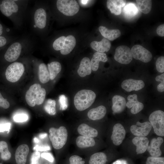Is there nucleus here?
Listing matches in <instances>:
<instances>
[{"instance_id": "ddd939ff", "label": "nucleus", "mask_w": 164, "mask_h": 164, "mask_svg": "<svg viewBox=\"0 0 164 164\" xmlns=\"http://www.w3.org/2000/svg\"><path fill=\"white\" fill-rule=\"evenodd\" d=\"M126 131L123 125L120 123L115 124L113 128L111 139L116 145H120L122 142L125 135Z\"/></svg>"}, {"instance_id": "bb28decb", "label": "nucleus", "mask_w": 164, "mask_h": 164, "mask_svg": "<svg viewBox=\"0 0 164 164\" xmlns=\"http://www.w3.org/2000/svg\"><path fill=\"white\" fill-rule=\"evenodd\" d=\"M76 44V40L72 35H69L66 38L64 44L60 50V53L63 55L69 54L73 50Z\"/></svg>"}, {"instance_id": "a878e982", "label": "nucleus", "mask_w": 164, "mask_h": 164, "mask_svg": "<svg viewBox=\"0 0 164 164\" xmlns=\"http://www.w3.org/2000/svg\"><path fill=\"white\" fill-rule=\"evenodd\" d=\"M107 60L108 58L105 53L98 52L94 53L91 61L92 70L95 71L98 70L100 61L105 62Z\"/></svg>"}, {"instance_id": "f03ea898", "label": "nucleus", "mask_w": 164, "mask_h": 164, "mask_svg": "<svg viewBox=\"0 0 164 164\" xmlns=\"http://www.w3.org/2000/svg\"><path fill=\"white\" fill-rule=\"evenodd\" d=\"M35 40L30 36H25L18 38L10 43L5 53L4 57L8 62H15L22 53L35 48Z\"/></svg>"}, {"instance_id": "6ab92c4d", "label": "nucleus", "mask_w": 164, "mask_h": 164, "mask_svg": "<svg viewBox=\"0 0 164 164\" xmlns=\"http://www.w3.org/2000/svg\"><path fill=\"white\" fill-rule=\"evenodd\" d=\"M112 109L114 113H120L125 109L126 106V101L125 98L119 95L114 96L112 98Z\"/></svg>"}, {"instance_id": "5701e85b", "label": "nucleus", "mask_w": 164, "mask_h": 164, "mask_svg": "<svg viewBox=\"0 0 164 164\" xmlns=\"http://www.w3.org/2000/svg\"><path fill=\"white\" fill-rule=\"evenodd\" d=\"M106 111L105 107L103 105H101L90 110L88 112L87 115L89 118L92 120H98L104 117Z\"/></svg>"}, {"instance_id": "9d476101", "label": "nucleus", "mask_w": 164, "mask_h": 164, "mask_svg": "<svg viewBox=\"0 0 164 164\" xmlns=\"http://www.w3.org/2000/svg\"><path fill=\"white\" fill-rule=\"evenodd\" d=\"M114 58L116 61L120 63L129 64L132 60L131 50L126 46H119L115 50Z\"/></svg>"}, {"instance_id": "7c9ffc66", "label": "nucleus", "mask_w": 164, "mask_h": 164, "mask_svg": "<svg viewBox=\"0 0 164 164\" xmlns=\"http://www.w3.org/2000/svg\"><path fill=\"white\" fill-rule=\"evenodd\" d=\"M107 161V157L105 153L102 152H97L91 156L89 164H105Z\"/></svg>"}, {"instance_id": "f3484780", "label": "nucleus", "mask_w": 164, "mask_h": 164, "mask_svg": "<svg viewBox=\"0 0 164 164\" xmlns=\"http://www.w3.org/2000/svg\"><path fill=\"white\" fill-rule=\"evenodd\" d=\"M133 143L136 146L137 154L145 152L149 146V141L146 137L136 136L132 140Z\"/></svg>"}, {"instance_id": "a19ab883", "label": "nucleus", "mask_w": 164, "mask_h": 164, "mask_svg": "<svg viewBox=\"0 0 164 164\" xmlns=\"http://www.w3.org/2000/svg\"><path fill=\"white\" fill-rule=\"evenodd\" d=\"M70 164H84L85 161L81 157L77 155H73L69 158Z\"/></svg>"}, {"instance_id": "f257e3e1", "label": "nucleus", "mask_w": 164, "mask_h": 164, "mask_svg": "<svg viewBox=\"0 0 164 164\" xmlns=\"http://www.w3.org/2000/svg\"><path fill=\"white\" fill-rule=\"evenodd\" d=\"M29 1L3 0L0 3V11L10 19L16 28H21L27 13Z\"/></svg>"}, {"instance_id": "c9c22d12", "label": "nucleus", "mask_w": 164, "mask_h": 164, "mask_svg": "<svg viewBox=\"0 0 164 164\" xmlns=\"http://www.w3.org/2000/svg\"><path fill=\"white\" fill-rule=\"evenodd\" d=\"M66 38L65 36H62L56 39L52 44L53 49L56 51L60 50L64 45Z\"/></svg>"}, {"instance_id": "5fc2aeb1", "label": "nucleus", "mask_w": 164, "mask_h": 164, "mask_svg": "<svg viewBox=\"0 0 164 164\" xmlns=\"http://www.w3.org/2000/svg\"><path fill=\"white\" fill-rule=\"evenodd\" d=\"M80 2H81L82 4L84 5L86 4L88 2V0H80Z\"/></svg>"}, {"instance_id": "72a5a7b5", "label": "nucleus", "mask_w": 164, "mask_h": 164, "mask_svg": "<svg viewBox=\"0 0 164 164\" xmlns=\"http://www.w3.org/2000/svg\"><path fill=\"white\" fill-rule=\"evenodd\" d=\"M0 153L1 159L4 160L10 159L11 154L8 149L7 143L4 141H0Z\"/></svg>"}, {"instance_id": "49530a36", "label": "nucleus", "mask_w": 164, "mask_h": 164, "mask_svg": "<svg viewBox=\"0 0 164 164\" xmlns=\"http://www.w3.org/2000/svg\"><path fill=\"white\" fill-rule=\"evenodd\" d=\"M42 157L45 159L50 162H52L54 161V158L51 154L49 153H43L41 155Z\"/></svg>"}, {"instance_id": "423d86ee", "label": "nucleus", "mask_w": 164, "mask_h": 164, "mask_svg": "<svg viewBox=\"0 0 164 164\" xmlns=\"http://www.w3.org/2000/svg\"><path fill=\"white\" fill-rule=\"evenodd\" d=\"M49 137L55 149H60L66 144L68 134L64 126H61L58 128H51L49 129Z\"/></svg>"}, {"instance_id": "6e6d98bb", "label": "nucleus", "mask_w": 164, "mask_h": 164, "mask_svg": "<svg viewBox=\"0 0 164 164\" xmlns=\"http://www.w3.org/2000/svg\"><path fill=\"white\" fill-rule=\"evenodd\" d=\"M33 141L35 143H37L39 142V139L36 138L35 137L33 139Z\"/></svg>"}, {"instance_id": "a18cd8bd", "label": "nucleus", "mask_w": 164, "mask_h": 164, "mask_svg": "<svg viewBox=\"0 0 164 164\" xmlns=\"http://www.w3.org/2000/svg\"><path fill=\"white\" fill-rule=\"evenodd\" d=\"M11 126V124L7 123L0 124V132H3L5 131H9Z\"/></svg>"}, {"instance_id": "864d4df0", "label": "nucleus", "mask_w": 164, "mask_h": 164, "mask_svg": "<svg viewBox=\"0 0 164 164\" xmlns=\"http://www.w3.org/2000/svg\"><path fill=\"white\" fill-rule=\"evenodd\" d=\"M47 135V134L46 133L41 134L39 135V137L41 138H45Z\"/></svg>"}, {"instance_id": "4c0bfd02", "label": "nucleus", "mask_w": 164, "mask_h": 164, "mask_svg": "<svg viewBox=\"0 0 164 164\" xmlns=\"http://www.w3.org/2000/svg\"><path fill=\"white\" fill-rule=\"evenodd\" d=\"M18 38L17 37L15 36L7 38L3 36H0V48L3 47L7 43H11Z\"/></svg>"}, {"instance_id": "e433bc0d", "label": "nucleus", "mask_w": 164, "mask_h": 164, "mask_svg": "<svg viewBox=\"0 0 164 164\" xmlns=\"http://www.w3.org/2000/svg\"><path fill=\"white\" fill-rule=\"evenodd\" d=\"M146 164H164L163 157L150 156L147 159Z\"/></svg>"}, {"instance_id": "412c9836", "label": "nucleus", "mask_w": 164, "mask_h": 164, "mask_svg": "<svg viewBox=\"0 0 164 164\" xmlns=\"http://www.w3.org/2000/svg\"><path fill=\"white\" fill-rule=\"evenodd\" d=\"M92 71L91 61L87 57L83 58L81 61L77 72L81 77H84L91 74Z\"/></svg>"}, {"instance_id": "1a4fd4ad", "label": "nucleus", "mask_w": 164, "mask_h": 164, "mask_svg": "<svg viewBox=\"0 0 164 164\" xmlns=\"http://www.w3.org/2000/svg\"><path fill=\"white\" fill-rule=\"evenodd\" d=\"M57 9L65 15L73 16L79 11L80 7L75 0H58L56 2Z\"/></svg>"}, {"instance_id": "de8ad7c7", "label": "nucleus", "mask_w": 164, "mask_h": 164, "mask_svg": "<svg viewBox=\"0 0 164 164\" xmlns=\"http://www.w3.org/2000/svg\"><path fill=\"white\" fill-rule=\"evenodd\" d=\"M33 149L36 151H43L50 150V147L47 145L40 146L37 145L34 147Z\"/></svg>"}, {"instance_id": "20e7f679", "label": "nucleus", "mask_w": 164, "mask_h": 164, "mask_svg": "<svg viewBox=\"0 0 164 164\" xmlns=\"http://www.w3.org/2000/svg\"><path fill=\"white\" fill-rule=\"evenodd\" d=\"M46 91L39 84L32 85L26 91L25 99L28 104L33 107L40 105L43 102L46 95Z\"/></svg>"}, {"instance_id": "58836bf2", "label": "nucleus", "mask_w": 164, "mask_h": 164, "mask_svg": "<svg viewBox=\"0 0 164 164\" xmlns=\"http://www.w3.org/2000/svg\"><path fill=\"white\" fill-rule=\"evenodd\" d=\"M157 70L160 73L164 72V57L161 56L157 59L155 63Z\"/></svg>"}, {"instance_id": "2eb2a0df", "label": "nucleus", "mask_w": 164, "mask_h": 164, "mask_svg": "<svg viewBox=\"0 0 164 164\" xmlns=\"http://www.w3.org/2000/svg\"><path fill=\"white\" fill-rule=\"evenodd\" d=\"M127 100L128 101L126 104V106L129 108H132L131 112L132 114H137L143 109L144 105L138 101L136 94L129 95L127 97Z\"/></svg>"}, {"instance_id": "b1692460", "label": "nucleus", "mask_w": 164, "mask_h": 164, "mask_svg": "<svg viewBox=\"0 0 164 164\" xmlns=\"http://www.w3.org/2000/svg\"><path fill=\"white\" fill-rule=\"evenodd\" d=\"M99 29L103 37L111 41L115 39L121 35V32L119 29H109L103 26H100Z\"/></svg>"}, {"instance_id": "0eeeda50", "label": "nucleus", "mask_w": 164, "mask_h": 164, "mask_svg": "<svg viewBox=\"0 0 164 164\" xmlns=\"http://www.w3.org/2000/svg\"><path fill=\"white\" fill-rule=\"evenodd\" d=\"M25 70L23 63L19 62H13L9 65L6 69V78L10 82H16L22 75Z\"/></svg>"}, {"instance_id": "09e8293b", "label": "nucleus", "mask_w": 164, "mask_h": 164, "mask_svg": "<svg viewBox=\"0 0 164 164\" xmlns=\"http://www.w3.org/2000/svg\"><path fill=\"white\" fill-rule=\"evenodd\" d=\"M157 34L159 36H164V24H162L159 26L156 29Z\"/></svg>"}, {"instance_id": "dca6fc26", "label": "nucleus", "mask_w": 164, "mask_h": 164, "mask_svg": "<svg viewBox=\"0 0 164 164\" xmlns=\"http://www.w3.org/2000/svg\"><path fill=\"white\" fill-rule=\"evenodd\" d=\"M163 142V138L160 137L152 139L147 149L152 156L158 157L161 155L162 152L160 147Z\"/></svg>"}, {"instance_id": "39448f33", "label": "nucleus", "mask_w": 164, "mask_h": 164, "mask_svg": "<svg viewBox=\"0 0 164 164\" xmlns=\"http://www.w3.org/2000/svg\"><path fill=\"white\" fill-rule=\"evenodd\" d=\"M96 97L93 91L83 89L78 91L74 98V104L76 108L80 111L89 108L94 102Z\"/></svg>"}, {"instance_id": "f704fd0d", "label": "nucleus", "mask_w": 164, "mask_h": 164, "mask_svg": "<svg viewBox=\"0 0 164 164\" xmlns=\"http://www.w3.org/2000/svg\"><path fill=\"white\" fill-rule=\"evenodd\" d=\"M56 101L51 99H48L44 106L45 111L50 115H55L56 113Z\"/></svg>"}, {"instance_id": "a211bd4d", "label": "nucleus", "mask_w": 164, "mask_h": 164, "mask_svg": "<svg viewBox=\"0 0 164 164\" xmlns=\"http://www.w3.org/2000/svg\"><path fill=\"white\" fill-rule=\"evenodd\" d=\"M29 151V148L27 145H21L18 147L15 155L17 164H26Z\"/></svg>"}, {"instance_id": "473e14b6", "label": "nucleus", "mask_w": 164, "mask_h": 164, "mask_svg": "<svg viewBox=\"0 0 164 164\" xmlns=\"http://www.w3.org/2000/svg\"><path fill=\"white\" fill-rule=\"evenodd\" d=\"M123 11L125 16L128 18L133 17L138 13L137 7L132 3L127 4L124 8Z\"/></svg>"}, {"instance_id": "9b49d317", "label": "nucleus", "mask_w": 164, "mask_h": 164, "mask_svg": "<svg viewBox=\"0 0 164 164\" xmlns=\"http://www.w3.org/2000/svg\"><path fill=\"white\" fill-rule=\"evenodd\" d=\"M132 57L137 60H140L144 63L150 62L152 57L151 53L142 46L136 45L131 49Z\"/></svg>"}, {"instance_id": "3c124183", "label": "nucleus", "mask_w": 164, "mask_h": 164, "mask_svg": "<svg viewBox=\"0 0 164 164\" xmlns=\"http://www.w3.org/2000/svg\"><path fill=\"white\" fill-rule=\"evenodd\" d=\"M155 79L157 81L164 82V73L157 76Z\"/></svg>"}, {"instance_id": "c03bdc74", "label": "nucleus", "mask_w": 164, "mask_h": 164, "mask_svg": "<svg viewBox=\"0 0 164 164\" xmlns=\"http://www.w3.org/2000/svg\"><path fill=\"white\" fill-rule=\"evenodd\" d=\"M10 106L9 102L3 97L0 92V107L5 109L8 108Z\"/></svg>"}, {"instance_id": "f8f14e48", "label": "nucleus", "mask_w": 164, "mask_h": 164, "mask_svg": "<svg viewBox=\"0 0 164 164\" xmlns=\"http://www.w3.org/2000/svg\"><path fill=\"white\" fill-rule=\"evenodd\" d=\"M152 128L151 124L149 122L140 123L138 121L136 125H132L130 129L132 133L134 135L145 137L148 135Z\"/></svg>"}, {"instance_id": "cd10ccee", "label": "nucleus", "mask_w": 164, "mask_h": 164, "mask_svg": "<svg viewBox=\"0 0 164 164\" xmlns=\"http://www.w3.org/2000/svg\"><path fill=\"white\" fill-rule=\"evenodd\" d=\"M76 144L79 148H85L94 146L95 143L93 138L82 135L77 137Z\"/></svg>"}, {"instance_id": "603ef678", "label": "nucleus", "mask_w": 164, "mask_h": 164, "mask_svg": "<svg viewBox=\"0 0 164 164\" xmlns=\"http://www.w3.org/2000/svg\"><path fill=\"white\" fill-rule=\"evenodd\" d=\"M4 32V28L2 24L0 23V36H2Z\"/></svg>"}, {"instance_id": "2f4dec72", "label": "nucleus", "mask_w": 164, "mask_h": 164, "mask_svg": "<svg viewBox=\"0 0 164 164\" xmlns=\"http://www.w3.org/2000/svg\"><path fill=\"white\" fill-rule=\"evenodd\" d=\"M136 3L139 10L144 14L148 13L152 8V2L150 0H137Z\"/></svg>"}, {"instance_id": "79ce46f5", "label": "nucleus", "mask_w": 164, "mask_h": 164, "mask_svg": "<svg viewBox=\"0 0 164 164\" xmlns=\"http://www.w3.org/2000/svg\"><path fill=\"white\" fill-rule=\"evenodd\" d=\"M40 157V153L35 151L32 154L30 159V164H39V160Z\"/></svg>"}, {"instance_id": "37998d69", "label": "nucleus", "mask_w": 164, "mask_h": 164, "mask_svg": "<svg viewBox=\"0 0 164 164\" xmlns=\"http://www.w3.org/2000/svg\"><path fill=\"white\" fill-rule=\"evenodd\" d=\"M67 100L65 96L61 95L59 97V102L60 104V108L61 110H64L67 107Z\"/></svg>"}, {"instance_id": "393cba45", "label": "nucleus", "mask_w": 164, "mask_h": 164, "mask_svg": "<svg viewBox=\"0 0 164 164\" xmlns=\"http://www.w3.org/2000/svg\"><path fill=\"white\" fill-rule=\"evenodd\" d=\"M77 131L82 136L91 138L96 137L98 134L97 130L84 123L78 126Z\"/></svg>"}, {"instance_id": "aec40b11", "label": "nucleus", "mask_w": 164, "mask_h": 164, "mask_svg": "<svg viewBox=\"0 0 164 164\" xmlns=\"http://www.w3.org/2000/svg\"><path fill=\"white\" fill-rule=\"evenodd\" d=\"M126 4V0H108L107 7L112 13L118 15L121 13V8L125 6Z\"/></svg>"}, {"instance_id": "8fccbe9b", "label": "nucleus", "mask_w": 164, "mask_h": 164, "mask_svg": "<svg viewBox=\"0 0 164 164\" xmlns=\"http://www.w3.org/2000/svg\"><path fill=\"white\" fill-rule=\"evenodd\" d=\"M157 90L160 92H163L164 91V82H161L157 87Z\"/></svg>"}, {"instance_id": "7ed1b4c3", "label": "nucleus", "mask_w": 164, "mask_h": 164, "mask_svg": "<svg viewBox=\"0 0 164 164\" xmlns=\"http://www.w3.org/2000/svg\"><path fill=\"white\" fill-rule=\"evenodd\" d=\"M30 24L33 32L37 36L40 35L47 24V15L39 1H36L30 12Z\"/></svg>"}, {"instance_id": "ea45409f", "label": "nucleus", "mask_w": 164, "mask_h": 164, "mask_svg": "<svg viewBox=\"0 0 164 164\" xmlns=\"http://www.w3.org/2000/svg\"><path fill=\"white\" fill-rule=\"evenodd\" d=\"M13 118L15 122H22L27 121L28 120V116L25 114H19L15 115Z\"/></svg>"}, {"instance_id": "4468645a", "label": "nucleus", "mask_w": 164, "mask_h": 164, "mask_svg": "<svg viewBox=\"0 0 164 164\" xmlns=\"http://www.w3.org/2000/svg\"><path fill=\"white\" fill-rule=\"evenodd\" d=\"M145 84L141 80L129 79L124 80L121 84L122 88L127 92L138 91L143 88Z\"/></svg>"}, {"instance_id": "4d7b16f0", "label": "nucleus", "mask_w": 164, "mask_h": 164, "mask_svg": "<svg viewBox=\"0 0 164 164\" xmlns=\"http://www.w3.org/2000/svg\"><path fill=\"white\" fill-rule=\"evenodd\" d=\"M0 164H2V163H0Z\"/></svg>"}, {"instance_id": "c756f323", "label": "nucleus", "mask_w": 164, "mask_h": 164, "mask_svg": "<svg viewBox=\"0 0 164 164\" xmlns=\"http://www.w3.org/2000/svg\"><path fill=\"white\" fill-rule=\"evenodd\" d=\"M39 77L41 83L45 84L50 80L49 71L46 65L43 63H40L39 66Z\"/></svg>"}, {"instance_id": "4be33fe9", "label": "nucleus", "mask_w": 164, "mask_h": 164, "mask_svg": "<svg viewBox=\"0 0 164 164\" xmlns=\"http://www.w3.org/2000/svg\"><path fill=\"white\" fill-rule=\"evenodd\" d=\"M91 47L97 52L104 53L110 49L111 43L109 40L103 38L101 41H93L90 44Z\"/></svg>"}, {"instance_id": "c85d7f7f", "label": "nucleus", "mask_w": 164, "mask_h": 164, "mask_svg": "<svg viewBox=\"0 0 164 164\" xmlns=\"http://www.w3.org/2000/svg\"><path fill=\"white\" fill-rule=\"evenodd\" d=\"M47 66L50 79L51 80H53L61 71V65L58 62L53 61L48 64Z\"/></svg>"}, {"instance_id": "6e6552de", "label": "nucleus", "mask_w": 164, "mask_h": 164, "mask_svg": "<svg viewBox=\"0 0 164 164\" xmlns=\"http://www.w3.org/2000/svg\"><path fill=\"white\" fill-rule=\"evenodd\" d=\"M149 122L158 135L164 136V112L160 110L152 112L149 117Z\"/></svg>"}]
</instances>
